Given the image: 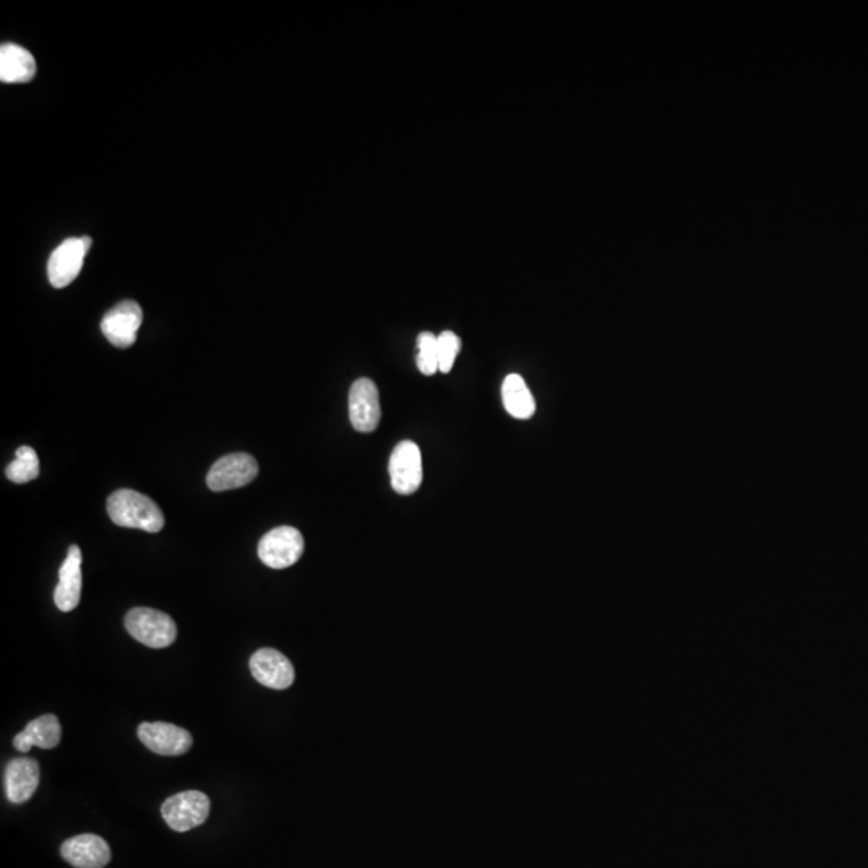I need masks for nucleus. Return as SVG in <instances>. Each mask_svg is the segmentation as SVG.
Instances as JSON below:
<instances>
[{
  "mask_svg": "<svg viewBox=\"0 0 868 868\" xmlns=\"http://www.w3.org/2000/svg\"><path fill=\"white\" fill-rule=\"evenodd\" d=\"M140 742L160 756H182L192 748V735L168 722H144L139 725Z\"/></svg>",
  "mask_w": 868,
  "mask_h": 868,
  "instance_id": "obj_10",
  "label": "nucleus"
},
{
  "mask_svg": "<svg viewBox=\"0 0 868 868\" xmlns=\"http://www.w3.org/2000/svg\"><path fill=\"white\" fill-rule=\"evenodd\" d=\"M107 510L111 521L123 528L142 529L153 534L164 528L161 508L150 497L132 489L113 492L108 497Z\"/></svg>",
  "mask_w": 868,
  "mask_h": 868,
  "instance_id": "obj_1",
  "label": "nucleus"
},
{
  "mask_svg": "<svg viewBox=\"0 0 868 868\" xmlns=\"http://www.w3.org/2000/svg\"><path fill=\"white\" fill-rule=\"evenodd\" d=\"M254 679L264 687L285 690L295 682V668L287 656L274 648H261L250 658Z\"/></svg>",
  "mask_w": 868,
  "mask_h": 868,
  "instance_id": "obj_11",
  "label": "nucleus"
},
{
  "mask_svg": "<svg viewBox=\"0 0 868 868\" xmlns=\"http://www.w3.org/2000/svg\"><path fill=\"white\" fill-rule=\"evenodd\" d=\"M417 365L420 372L426 377H431L439 372L438 336L431 332H423L418 335Z\"/></svg>",
  "mask_w": 868,
  "mask_h": 868,
  "instance_id": "obj_19",
  "label": "nucleus"
},
{
  "mask_svg": "<svg viewBox=\"0 0 868 868\" xmlns=\"http://www.w3.org/2000/svg\"><path fill=\"white\" fill-rule=\"evenodd\" d=\"M41 769L33 758H17L5 767V793L10 803H26L36 793Z\"/></svg>",
  "mask_w": 868,
  "mask_h": 868,
  "instance_id": "obj_13",
  "label": "nucleus"
},
{
  "mask_svg": "<svg viewBox=\"0 0 868 868\" xmlns=\"http://www.w3.org/2000/svg\"><path fill=\"white\" fill-rule=\"evenodd\" d=\"M92 238H66L50 256L47 274L52 287L65 288L73 283L81 272L87 251L91 250Z\"/></svg>",
  "mask_w": 868,
  "mask_h": 868,
  "instance_id": "obj_6",
  "label": "nucleus"
},
{
  "mask_svg": "<svg viewBox=\"0 0 868 868\" xmlns=\"http://www.w3.org/2000/svg\"><path fill=\"white\" fill-rule=\"evenodd\" d=\"M502 401L508 414L518 420H528L536 412L533 394L529 391L526 381L516 373L505 378L502 385Z\"/></svg>",
  "mask_w": 868,
  "mask_h": 868,
  "instance_id": "obj_17",
  "label": "nucleus"
},
{
  "mask_svg": "<svg viewBox=\"0 0 868 868\" xmlns=\"http://www.w3.org/2000/svg\"><path fill=\"white\" fill-rule=\"evenodd\" d=\"M62 740V725L54 714L37 717L26 725L23 732L13 738V745L21 753H28L33 746H39L42 750H52L60 745Z\"/></svg>",
  "mask_w": 868,
  "mask_h": 868,
  "instance_id": "obj_15",
  "label": "nucleus"
},
{
  "mask_svg": "<svg viewBox=\"0 0 868 868\" xmlns=\"http://www.w3.org/2000/svg\"><path fill=\"white\" fill-rule=\"evenodd\" d=\"M304 553V537L293 526L272 529L259 541L258 555L272 570H285L295 565Z\"/></svg>",
  "mask_w": 868,
  "mask_h": 868,
  "instance_id": "obj_4",
  "label": "nucleus"
},
{
  "mask_svg": "<svg viewBox=\"0 0 868 868\" xmlns=\"http://www.w3.org/2000/svg\"><path fill=\"white\" fill-rule=\"evenodd\" d=\"M144 320V312L136 301H121L103 316L102 332L116 348H129L136 343L137 332Z\"/></svg>",
  "mask_w": 868,
  "mask_h": 868,
  "instance_id": "obj_8",
  "label": "nucleus"
},
{
  "mask_svg": "<svg viewBox=\"0 0 868 868\" xmlns=\"http://www.w3.org/2000/svg\"><path fill=\"white\" fill-rule=\"evenodd\" d=\"M62 856L76 868H105L110 864L111 851L102 836L84 833L62 844Z\"/></svg>",
  "mask_w": 868,
  "mask_h": 868,
  "instance_id": "obj_12",
  "label": "nucleus"
},
{
  "mask_svg": "<svg viewBox=\"0 0 868 868\" xmlns=\"http://www.w3.org/2000/svg\"><path fill=\"white\" fill-rule=\"evenodd\" d=\"M389 476L394 491L401 496L414 494L423 480L422 452L412 441H402L394 447L389 459Z\"/></svg>",
  "mask_w": 868,
  "mask_h": 868,
  "instance_id": "obj_7",
  "label": "nucleus"
},
{
  "mask_svg": "<svg viewBox=\"0 0 868 868\" xmlns=\"http://www.w3.org/2000/svg\"><path fill=\"white\" fill-rule=\"evenodd\" d=\"M211 803L201 791H184L164 801L161 815L174 832H190L208 819Z\"/></svg>",
  "mask_w": 868,
  "mask_h": 868,
  "instance_id": "obj_3",
  "label": "nucleus"
},
{
  "mask_svg": "<svg viewBox=\"0 0 868 868\" xmlns=\"http://www.w3.org/2000/svg\"><path fill=\"white\" fill-rule=\"evenodd\" d=\"M82 553L78 545H71L68 557L63 561L60 573H58L57 589L54 600L58 610L63 613L73 611L79 605L82 590Z\"/></svg>",
  "mask_w": 868,
  "mask_h": 868,
  "instance_id": "obj_14",
  "label": "nucleus"
},
{
  "mask_svg": "<svg viewBox=\"0 0 868 868\" xmlns=\"http://www.w3.org/2000/svg\"><path fill=\"white\" fill-rule=\"evenodd\" d=\"M460 348H462V343L454 332L446 330L438 336L439 372H451L455 357L460 353Z\"/></svg>",
  "mask_w": 868,
  "mask_h": 868,
  "instance_id": "obj_20",
  "label": "nucleus"
},
{
  "mask_svg": "<svg viewBox=\"0 0 868 868\" xmlns=\"http://www.w3.org/2000/svg\"><path fill=\"white\" fill-rule=\"evenodd\" d=\"M37 66L33 54L17 44H2L0 47V81L7 84H23L33 81Z\"/></svg>",
  "mask_w": 868,
  "mask_h": 868,
  "instance_id": "obj_16",
  "label": "nucleus"
},
{
  "mask_svg": "<svg viewBox=\"0 0 868 868\" xmlns=\"http://www.w3.org/2000/svg\"><path fill=\"white\" fill-rule=\"evenodd\" d=\"M258 471V462L253 455L243 452L224 455L208 471L206 484L214 492L245 488L258 476Z\"/></svg>",
  "mask_w": 868,
  "mask_h": 868,
  "instance_id": "obj_5",
  "label": "nucleus"
},
{
  "mask_svg": "<svg viewBox=\"0 0 868 868\" xmlns=\"http://www.w3.org/2000/svg\"><path fill=\"white\" fill-rule=\"evenodd\" d=\"M39 470L41 467H39L36 451L33 447L21 446L17 449V459L10 463L5 470V475L12 483L25 484L36 480Z\"/></svg>",
  "mask_w": 868,
  "mask_h": 868,
  "instance_id": "obj_18",
  "label": "nucleus"
},
{
  "mask_svg": "<svg viewBox=\"0 0 868 868\" xmlns=\"http://www.w3.org/2000/svg\"><path fill=\"white\" fill-rule=\"evenodd\" d=\"M129 634L150 648H166L176 642L177 626L171 616L152 608H134L124 619Z\"/></svg>",
  "mask_w": 868,
  "mask_h": 868,
  "instance_id": "obj_2",
  "label": "nucleus"
},
{
  "mask_svg": "<svg viewBox=\"0 0 868 868\" xmlns=\"http://www.w3.org/2000/svg\"><path fill=\"white\" fill-rule=\"evenodd\" d=\"M349 420L359 433H372L381 420L380 393L370 378L354 381L349 391Z\"/></svg>",
  "mask_w": 868,
  "mask_h": 868,
  "instance_id": "obj_9",
  "label": "nucleus"
}]
</instances>
